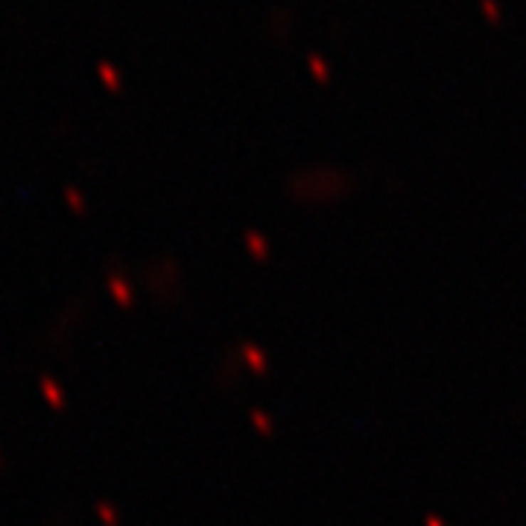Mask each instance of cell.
<instances>
[{"label": "cell", "mask_w": 526, "mask_h": 526, "mask_svg": "<svg viewBox=\"0 0 526 526\" xmlns=\"http://www.w3.org/2000/svg\"><path fill=\"white\" fill-rule=\"evenodd\" d=\"M100 73H102V79H105V85H108V88H117V85H120V76H117L112 68H108L105 62L100 65Z\"/></svg>", "instance_id": "6da1fadb"}]
</instances>
